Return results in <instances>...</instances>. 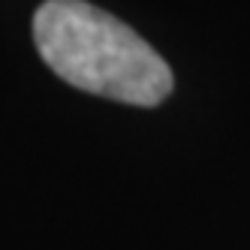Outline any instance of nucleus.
<instances>
[{
	"mask_svg": "<svg viewBox=\"0 0 250 250\" xmlns=\"http://www.w3.org/2000/svg\"><path fill=\"white\" fill-rule=\"evenodd\" d=\"M33 40L51 73L79 91L130 105H157L172 91V69L151 42L84 0H45Z\"/></svg>",
	"mask_w": 250,
	"mask_h": 250,
	"instance_id": "obj_1",
	"label": "nucleus"
}]
</instances>
